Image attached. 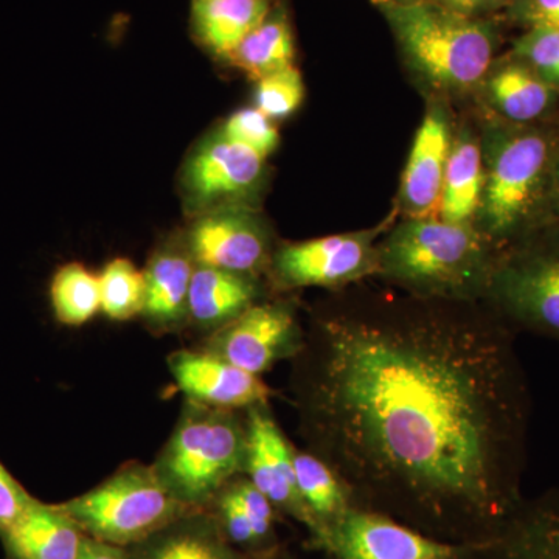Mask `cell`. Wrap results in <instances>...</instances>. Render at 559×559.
Instances as JSON below:
<instances>
[{"instance_id": "obj_12", "label": "cell", "mask_w": 559, "mask_h": 559, "mask_svg": "<svg viewBox=\"0 0 559 559\" xmlns=\"http://www.w3.org/2000/svg\"><path fill=\"white\" fill-rule=\"evenodd\" d=\"M246 433L248 447L245 473L248 474V479L271 500L275 509L285 511L294 520L301 522L318 539V521L305 506L297 487L294 450L272 417L267 404L249 407Z\"/></svg>"}, {"instance_id": "obj_28", "label": "cell", "mask_w": 559, "mask_h": 559, "mask_svg": "<svg viewBox=\"0 0 559 559\" xmlns=\"http://www.w3.org/2000/svg\"><path fill=\"white\" fill-rule=\"evenodd\" d=\"M304 95L300 72L294 66H289L259 80L257 108L271 120L285 119L299 108Z\"/></svg>"}, {"instance_id": "obj_36", "label": "cell", "mask_w": 559, "mask_h": 559, "mask_svg": "<svg viewBox=\"0 0 559 559\" xmlns=\"http://www.w3.org/2000/svg\"><path fill=\"white\" fill-rule=\"evenodd\" d=\"M447 2L460 11H473L485 5L489 0H447Z\"/></svg>"}, {"instance_id": "obj_17", "label": "cell", "mask_w": 559, "mask_h": 559, "mask_svg": "<svg viewBox=\"0 0 559 559\" xmlns=\"http://www.w3.org/2000/svg\"><path fill=\"white\" fill-rule=\"evenodd\" d=\"M0 536L13 559H79L86 535L60 507L35 499Z\"/></svg>"}, {"instance_id": "obj_9", "label": "cell", "mask_w": 559, "mask_h": 559, "mask_svg": "<svg viewBox=\"0 0 559 559\" xmlns=\"http://www.w3.org/2000/svg\"><path fill=\"white\" fill-rule=\"evenodd\" d=\"M264 157L248 146L227 139L223 132L210 134L191 151L183 165L182 190L187 205L198 215L235 207L260 183Z\"/></svg>"}, {"instance_id": "obj_19", "label": "cell", "mask_w": 559, "mask_h": 559, "mask_svg": "<svg viewBox=\"0 0 559 559\" xmlns=\"http://www.w3.org/2000/svg\"><path fill=\"white\" fill-rule=\"evenodd\" d=\"M131 559H238L218 520L191 510L131 547Z\"/></svg>"}, {"instance_id": "obj_13", "label": "cell", "mask_w": 559, "mask_h": 559, "mask_svg": "<svg viewBox=\"0 0 559 559\" xmlns=\"http://www.w3.org/2000/svg\"><path fill=\"white\" fill-rule=\"evenodd\" d=\"M194 264L250 275L267 260V237L259 221L241 209L212 210L198 216L186 238Z\"/></svg>"}, {"instance_id": "obj_30", "label": "cell", "mask_w": 559, "mask_h": 559, "mask_svg": "<svg viewBox=\"0 0 559 559\" xmlns=\"http://www.w3.org/2000/svg\"><path fill=\"white\" fill-rule=\"evenodd\" d=\"M516 53L540 79L559 87V28L533 27L516 44Z\"/></svg>"}, {"instance_id": "obj_35", "label": "cell", "mask_w": 559, "mask_h": 559, "mask_svg": "<svg viewBox=\"0 0 559 559\" xmlns=\"http://www.w3.org/2000/svg\"><path fill=\"white\" fill-rule=\"evenodd\" d=\"M79 559H131L130 551L124 547L112 546V544L103 543V540L84 536L81 544Z\"/></svg>"}, {"instance_id": "obj_24", "label": "cell", "mask_w": 559, "mask_h": 559, "mask_svg": "<svg viewBox=\"0 0 559 559\" xmlns=\"http://www.w3.org/2000/svg\"><path fill=\"white\" fill-rule=\"evenodd\" d=\"M226 60L257 81L293 66L294 38L285 14H267Z\"/></svg>"}, {"instance_id": "obj_26", "label": "cell", "mask_w": 559, "mask_h": 559, "mask_svg": "<svg viewBox=\"0 0 559 559\" xmlns=\"http://www.w3.org/2000/svg\"><path fill=\"white\" fill-rule=\"evenodd\" d=\"M50 299L61 323L83 325L102 310L100 280L79 263L66 264L51 280Z\"/></svg>"}, {"instance_id": "obj_22", "label": "cell", "mask_w": 559, "mask_h": 559, "mask_svg": "<svg viewBox=\"0 0 559 559\" xmlns=\"http://www.w3.org/2000/svg\"><path fill=\"white\" fill-rule=\"evenodd\" d=\"M488 90L499 112L516 123L539 119L557 98V90L527 64L500 69L489 80Z\"/></svg>"}, {"instance_id": "obj_20", "label": "cell", "mask_w": 559, "mask_h": 559, "mask_svg": "<svg viewBox=\"0 0 559 559\" xmlns=\"http://www.w3.org/2000/svg\"><path fill=\"white\" fill-rule=\"evenodd\" d=\"M488 546L500 559H559V489L522 502Z\"/></svg>"}, {"instance_id": "obj_32", "label": "cell", "mask_w": 559, "mask_h": 559, "mask_svg": "<svg viewBox=\"0 0 559 559\" xmlns=\"http://www.w3.org/2000/svg\"><path fill=\"white\" fill-rule=\"evenodd\" d=\"M230 487L248 514L250 525L255 533L257 544L260 546L261 543L271 538L275 507L249 479H234L230 481Z\"/></svg>"}, {"instance_id": "obj_8", "label": "cell", "mask_w": 559, "mask_h": 559, "mask_svg": "<svg viewBox=\"0 0 559 559\" xmlns=\"http://www.w3.org/2000/svg\"><path fill=\"white\" fill-rule=\"evenodd\" d=\"M334 559H468L481 546L451 543L401 524L385 514L349 507L322 540Z\"/></svg>"}, {"instance_id": "obj_14", "label": "cell", "mask_w": 559, "mask_h": 559, "mask_svg": "<svg viewBox=\"0 0 559 559\" xmlns=\"http://www.w3.org/2000/svg\"><path fill=\"white\" fill-rule=\"evenodd\" d=\"M173 378L191 401L221 409L267 404L271 389L260 377L207 352H178L168 358Z\"/></svg>"}, {"instance_id": "obj_34", "label": "cell", "mask_w": 559, "mask_h": 559, "mask_svg": "<svg viewBox=\"0 0 559 559\" xmlns=\"http://www.w3.org/2000/svg\"><path fill=\"white\" fill-rule=\"evenodd\" d=\"M524 14L533 27L559 28V0H527Z\"/></svg>"}, {"instance_id": "obj_15", "label": "cell", "mask_w": 559, "mask_h": 559, "mask_svg": "<svg viewBox=\"0 0 559 559\" xmlns=\"http://www.w3.org/2000/svg\"><path fill=\"white\" fill-rule=\"evenodd\" d=\"M450 153L447 121L439 112L429 114L412 145L401 187V198L412 218H436L437 213H440Z\"/></svg>"}, {"instance_id": "obj_23", "label": "cell", "mask_w": 559, "mask_h": 559, "mask_svg": "<svg viewBox=\"0 0 559 559\" xmlns=\"http://www.w3.org/2000/svg\"><path fill=\"white\" fill-rule=\"evenodd\" d=\"M485 175L479 146L471 140L451 148L441 191L440 216L448 223H468L484 197Z\"/></svg>"}, {"instance_id": "obj_18", "label": "cell", "mask_w": 559, "mask_h": 559, "mask_svg": "<svg viewBox=\"0 0 559 559\" xmlns=\"http://www.w3.org/2000/svg\"><path fill=\"white\" fill-rule=\"evenodd\" d=\"M259 288L250 275L194 266L189 294V316L194 325L219 330L255 305Z\"/></svg>"}, {"instance_id": "obj_16", "label": "cell", "mask_w": 559, "mask_h": 559, "mask_svg": "<svg viewBox=\"0 0 559 559\" xmlns=\"http://www.w3.org/2000/svg\"><path fill=\"white\" fill-rule=\"evenodd\" d=\"M193 259L186 242L171 241L151 257L145 274L142 314L157 331H176L189 322V294Z\"/></svg>"}, {"instance_id": "obj_4", "label": "cell", "mask_w": 559, "mask_h": 559, "mask_svg": "<svg viewBox=\"0 0 559 559\" xmlns=\"http://www.w3.org/2000/svg\"><path fill=\"white\" fill-rule=\"evenodd\" d=\"M60 509L84 535L119 547H132L190 513L162 484L153 466L128 463L86 495Z\"/></svg>"}, {"instance_id": "obj_33", "label": "cell", "mask_w": 559, "mask_h": 559, "mask_svg": "<svg viewBox=\"0 0 559 559\" xmlns=\"http://www.w3.org/2000/svg\"><path fill=\"white\" fill-rule=\"evenodd\" d=\"M33 500L35 498L0 463V535L21 520Z\"/></svg>"}, {"instance_id": "obj_31", "label": "cell", "mask_w": 559, "mask_h": 559, "mask_svg": "<svg viewBox=\"0 0 559 559\" xmlns=\"http://www.w3.org/2000/svg\"><path fill=\"white\" fill-rule=\"evenodd\" d=\"M216 499H218V518L216 520H218L221 530H223L227 540L241 547L259 546L248 514L242 509L241 502L231 489L230 484L224 487Z\"/></svg>"}, {"instance_id": "obj_25", "label": "cell", "mask_w": 559, "mask_h": 559, "mask_svg": "<svg viewBox=\"0 0 559 559\" xmlns=\"http://www.w3.org/2000/svg\"><path fill=\"white\" fill-rule=\"evenodd\" d=\"M293 460L301 499L319 524L320 543L326 527L352 507V499L340 477L318 455L294 450Z\"/></svg>"}, {"instance_id": "obj_1", "label": "cell", "mask_w": 559, "mask_h": 559, "mask_svg": "<svg viewBox=\"0 0 559 559\" xmlns=\"http://www.w3.org/2000/svg\"><path fill=\"white\" fill-rule=\"evenodd\" d=\"M454 311L320 320L296 356L301 411L353 507L466 522L491 543L524 502L527 377L506 325Z\"/></svg>"}, {"instance_id": "obj_3", "label": "cell", "mask_w": 559, "mask_h": 559, "mask_svg": "<svg viewBox=\"0 0 559 559\" xmlns=\"http://www.w3.org/2000/svg\"><path fill=\"white\" fill-rule=\"evenodd\" d=\"M246 447V423L234 409L190 400L153 468L180 502L198 509L245 473Z\"/></svg>"}, {"instance_id": "obj_37", "label": "cell", "mask_w": 559, "mask_h": 559, "mask_svg": "<svg viewBox=\"0 0 559 559\" xmlns=\"http://www.w3.org/2000/svg\"><path fill=\"white\" fill-rule=\"evenodd\" d=\"M555 179H554V191H555V200H557V204L559 205V164L557 168H555Z\"/></svg>"}, {"instance_id": "obj_21", "label": "cell", "mask_w": 559, "mask_h": 559, "mask_svg": "<svg viewBox=\"0 0 559 559\" xmlns=\"http://www.w3.org/2000/svg\"><path fill=\"white\" fill-rule=\"evenodd\" d=\"M270 13V0H193L191 28L204 49L226 60Z\"/></svg>"}, {"instance_id": "obj_27", "label": "cell", "mask_w": 559, "mask_h": 559, "mask_svg": "<svg viewBox=\"0 0 559 559\" xmlns=\"http://www.w3.org/2000/svg\"><path fill=\"white\" fill-rule=\"evenodd\" d=\"M102 311L114 320H130L145 307V274L130 260L110 261L100 277Z\"/></svg>"}, {"instance_id": "obj_7", "label": "cell", "mask_w": 559, "mask_h": 559, "mask_svg": "<svg viewBox=\"0 0 559 559\" xmlns=\"http://www.w3.org/2000/svg\"><path fill=\"white\" fill-rule=\"evenodd\" d=\"M487 293L509 322L559 340V237L530 242L495 264Z\"/></svg>"}, {"instance_id": "obj_6", "label": "cell", "mask_w": 559, "mask_h": 559, "mask_svg": "<svg viewBox=\"0 0 559 559\" xmlns=\"http://www.w3.org/2000/svg\"><path fill=\"white\" fill-rule=\"evenodd\" d=\"M554 159L549 135L536 130L510 132L492 151L485 178V223L489 234L511 237L527 224L538 204Z\"/></svg>"}, {"instance_id": "obj_11", "label": "cell", "mask_w": 559, "mask_h": 559, "mask_svg": "<svg viewBox=\"0 0 559 559\" xmlns=\"http://www.w3.org/2000/svg\"><path fill=\"white\" fill-rule=\"evenodd\" d=\"M378 271L373 235L344 234L318 238L278 250L274 272L289 288L347 285Z\"/></svg>"}, {"instance_id": "obj_29", "label": "cell", "mask_w": 559, "mask_h": 559, "mask_svg": "<svg viewBox=\"0 0 559 559\" xmlns=\"http://www.w3.org/2000/svg\"><path fill=\"white\" fill-rule=\"evenodd\" d=\"M227 139L248 146L261 157L270 156L278 145V131L259 108L238 110L221 130Z\"/></svg>"}, {"instance_id": "obj_5", "label": "cell", "mask_w": 559, "mask_h": 559, "mask_svg": "<svg viewBox=\"0 0 559 559\" xmlns=\"http://www.w3.org/2000/svg\"><path fill=\"white\" fill-rule=\"evenodd\" d=\"M392 17L412 61L436 83L469 87L487 73L492 40L484 25L421 3L396 7Z\"/></svg>"}, {"instance_id": "obj_10", "label": "cell", "mask_w": 559, "mask_h": 559, "mask_svg": "<svg viewBox=\"0 0 559 559\" xmlns=\"http://www.w3.org/2000/svg\"><path fill=\"white\" fill-rule=\"evenodd\" d=\"M305 337L286 304L252 305L229 325L216 330L205 352L260 377L280 360L293 359Z\"/></svg>"}, {"instance_id": "obj_2", "label": "cell", "mask_w": 559, "mask_h": 559, "mask_svg": "<svg viewBox=\"0 0 559 559\" xmlns=\"http://www.w3.org/2000/svg\"><path fill=\"white\" fill-rule=\"evenodd\" d=\"M495 264L473 227L437 218H412L378 252V271L423 297L465 300L487 290Z\"/></svg>"}]
</instances>
